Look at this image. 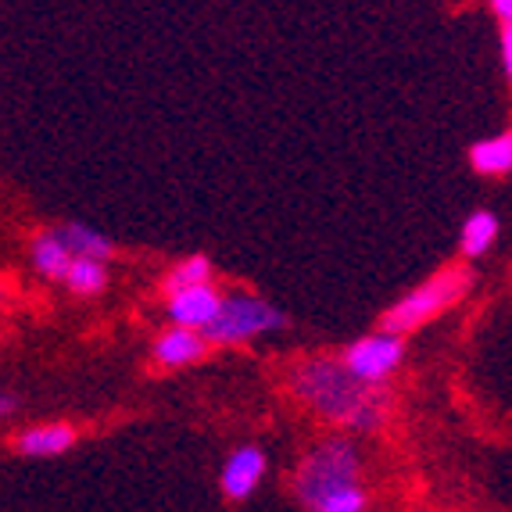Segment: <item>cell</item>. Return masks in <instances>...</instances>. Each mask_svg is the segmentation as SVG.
<instances>
[{"instance_id": "obj_1", "label": "cell", "mask_w": 512, "mask_h": 512, "mask_svg": "<svg viewBox=\"0 0 512 512\" xmlns=\"http://www.w3.org/2000/svg\"><path fill=\"white\" fill-rule=\"evenodd\" d=\"M291 391L312 416L348 434H369L387 419L384 387L359 384L341 359H305L291 369Z\"/></svg>"}, {"instance_id": "obj_2", "label": "cell", "mask_w": 512, "mask_h": 512, "mask_svg": "<svg viewBox=\"0 0 512 512\" xmlns=\"http://www.w3.org/2000/svg\"><path fill=\"white\" fill-rule=\"evenodd\" d=\"M294 495L305 512H366V462L344 434L316 441L294 473Z\"/></svg>"}, {"instance_id": "obj_3", "label": "cell", "mask_w": 512, "mask_h": 512, "mask_svg": "<svg viewBox=\"0 0 512 512\" xmlns=\"http://www.w3.org/2000/svg\"><path fill=\"white\" fill-rule=\"evenodd\" d=\"M473 287V273L466 265H448L441 273H434L430 280H423L416 291H409L405 298H398L384 316H380V330L391 333L402 341L405 333L427 326L430 319H437L441 312H448L452 305H459Z\"/></svg>"}, {"instance_id": "obj_4", "label": "cell", "mask_w": 512, "mask_h": 512, "mask_svg": "<svg viewBox=\"0 0 512 512\" xmlns=\"http://www.w3.org/2000/svg\"><path fill=\"white\" fill-rule=\"evenodd\" d=\"M287 330V316L273 301L255 298V294H226L219 301L212 323L201 330L205 344H248L265 333Z\"/></svg>"}, {"instance_id": "obj_5", "label": "cell", "mask_w": 512, "mask_h": 512, "mask_svg": "<svg viewBox=\"0 0 512 512\" xmlns=\"http://www.w3.org/2000/svg\"><path fill=\"white\" fill-rule=\"evenodd\" d=\"M402 359H405V344L398 341V337H391V333L373 330V333H366V337H359V341H351L348 348H344L341 366L348 369L359 384L384 387L387 380L398 373Z\"/></svg>"}, {"instance_id": "obj_6", "label": "cell", "mask_w": 512, "mask_h": 512, "mask_svg": "<svg viewBox=\"0 0 512 512\" xmlns=\"http://www.w3.org/2000/svg\"><path fill=\"white\" fill-rule=\"evenodd\" d=\"M265 470H269V459L258 444H244V448H233L226 466H222V495L230 502H248L258 491V484L265 480Z\"/></svg>"}, {"instance_id": "obj_7", "label": "cell", "mask_w": 512, "mask_h": 512, "mask_svg": "<svg viewBox=\"0 0 512 512\" xmlns=\"http://www.w3.org/2000/svg\"><path fill=\"white\" fill-rule=\"evenodd\" d=\"M219 301H222V294L215 291L212 283H205V287H190V291H180V294H169L172 326L201 333L215 319V312H219Z\"/></svg>"}, {"instance_id": "obj_8", "label": "cell", "mask_w": 512, "mask_h": 512, "mask_svg": "<svg viewBox=\"0 0 512 512\" xmlns=\"http://www.w3.org/2000/svg\"><path fill=\"white\" fill-rule=\"evenodd\" d=\"M76 444V430L69 423H43V427H29L15 437V452L26 459H58Z\"/></svg>"}, {"instance_id": "obj_9", "label": "cell", "mask_w": 512, "mask_h": 512, "mask_svg": "<svg viewBox=\"0 0 512 512\" xmlns=\"http://www.w3.org/2000/svg\"><path fill=\"white\" fill-rule=\"evenodd\" d=\"M205 337L194 330H180V326H169V330L158 333V341H154V359L162 362L169 369H183V366H194L197 359H205Z\"/></svg>"}, {"instance_id": "obj_10", "label": "cell", "mask_w": 512, "mask_h": 512, "mask_svg": "<svg viewBox=\"0 0 512 512\" xmlns=\"http://www.w3.org/2000/svg\"><path fill=\"white\" fill-rule=\"evenodd\" d=\"M54 237L65 244L72 258H90V262H108L115 255V244H111L104 233H97L94 226H86V222H65L54 230Z\"/></svg>"}, {"instance_id": "obj_11", "label": "cell", "mask_w": 512, "mask_h": 512, "mask_svg": "<svg viewBox=\"0 0 512 512\" xmlns=\"http://www.w3.org/2000/svg\"><path fill=\"white\" fill-rule=\"evenodd\" d=\"M498 215L487 212V208H480V212H473L470 219L462 222V233H459V251L466 258H484L487 251L495 248L498 240Z\"/></svg>"}, {"instance_id": "obj_12", "label": "cell", "mask_w": 512, "mask_h": 512, "mask_svg": "<svg viewBox=\"0 0 512 512\" xmlns=\"http://www.w3.org/2000/svg\"><path fill=\"white\" fill-rule=\"evenodd\" d=\"M470 165L480 176H509L512 169V133H498V137L477 140L470 147Z\"/></svg>"}, {"instance_id": "obj_13", "label": "cell", "mask_w": 512, "mask_h": 512, "mask_svg": "<svg viewBox=\"0 0 512 512\" xmlns=\"http://www.w3.org/2000/svg\"><path fill=\"white\" fill-rule=\"evenodd\" d=\"M29 258H33L36 273H40L43 280H65V273H69V262H72V255L65 251V244L54 237V230L40 233V237L33 240Z\"/></svg>"}, {"instance_id": "obj_14", "label": "cell", "mask_w": 512, "mask_h": 512, "mask_svg": "<svg viewBox=\"0 0 512 512\" xmlns=\"http://www.w3.org/2000/svg\"><path fill=\"white\" fill-rule=\"evenodd\" d=\"M65 287L79 298H94L104 294L108 287V265L104 262H90V258H72L69 273H65Z\"/></svg>"}, {"instance_id": "obj_15", "label": "cell", "mask_w": 512, "mask_h": 512, "mask_svg": "<svg viewBox=\"0 0 512 512\" xmlns=\"http://www.w3.org/2000/svg\"><path fill=\"white\" fill-rule=\"evenodd\" d=\"M212 262L205 255H190L183 258L180 265H172L169 276H165V291L169 294H180V291H190V287H205L212 283Z\"/></svg>"}, {"instance_id": "obj_16", "label": "cell", "mask_w": 512, "mask_h": 512, "mask_svg": "<svg viewBox=\"0 0 512 512\" xmlns=\"http://www.w3.org/2000/svg\"><path fill=\"white\" fill-rule=\"evenodd\" d=\"M498 58H502V72H512V22H498Z\"/></svg>"}, {"instance_id": "obj_17", "label": "cell", "mask_w": 512, "mask_h": 512, "mask_svg": "<svg viewBox=\"0 0 512 512\" xmlns=\"http://www.w3.org/2000/svg\"><path fill=\"white\" fill-rule=\"evenodd\" d=\"M11 412H15V398H11V394L0 391V419L11 416Z\"/></svg>"}]
</instances>
